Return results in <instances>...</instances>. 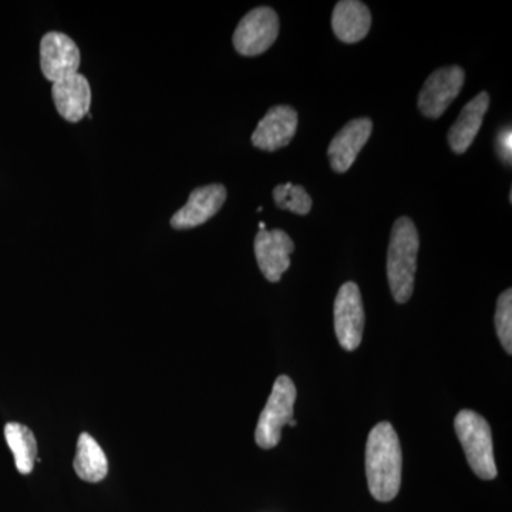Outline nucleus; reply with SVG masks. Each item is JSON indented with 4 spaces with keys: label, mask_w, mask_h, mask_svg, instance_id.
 Listing matches in <instances>:
<instances>
[{
    "label": "nucleus",
    "mask_w": 512,
    "mask_h": 512,
    "mask_svg": "<svg viewBox=\"0 0 512 512\" xmlns=\"http://www.w3.org/2000/svg\"><path fill=\"white\" fill-rule=\"evenodd\" d=\"M403 456L392 424L383 421L370 431L366 444V476L370 494L387 503L399 494Z\"/></svg>",
    "instance_id": "f257e3e1"
},
{
    "label": "nucleus",
    "mask_w": 512,
    "mask_h": 512,
    "mask_svg": "<svg viewBox=\"0 0 512 512\" xmlns=\"http://www.w3.org/2000/svg\"><path fill=\"white\" fill-rule=\"evenodd\" d=\"M419 247V232L414 222L407 217L394 222L387 254V278L397 303H406L412 298Z\"/></svg>",
    "instance_id": "f03ea898"
},
{
    "label": "nucleus",
    "mask_w": 512,
    "mask_h": 512,
    "mask_svg": "<svg viewBox=\"0 0 512 512\" xmlns=\"http://www.w3.org/2000/svg\"><path fill=\"white\" fill-rule=\"evenodd\" d=\"M454 429L461 446L466 451L471 470L481 480H493L498 470L495 466L493 434L484 417L471 410H463L454 420Z\"/></svg>",
    "instance_id": "7ed1b4c3"
},
{
    "label": "nucleus",
    "mask_w": 512,
    "mask_h": 512,
    "mask_svg": "<svg viewBox=\"0 0 512 512\" xmlns=\"http://www.w3.org/2000/svg\"><path fill=\"white\" fill-rule=\"evenodd\" d=\"M295 402L296 387L291 377L279 376L256 424L255 441L259 447L269 450L278 446L282 429L293 420Z\"/></svg>",
    "instance_id": "20e7f679"
},
{
    "label": "nucleus",
    "mask_w": 512,
    "mask_h": 512,
    "mask_svg": "<svg viewBox=\"0 0 512 512\" xmlns=\"http://www.w3.org/2000/svg\"><path fill=\"white\" fill-rule=\"evenodd\" d=\"M279 35V18L274 9L261 6L247 13L235 29L234 47L239 55L258 56L274 45Z\"/></svg>",
    "instance_id": "39448f33"
},
{
    "label": "nucleus",
    "mask_w": 512,
    "mask_h": 512,
    "mask_svg": "<svg viewBox=\"0 0 512 512\" xmlns=\"http://www.w3.org/2000/svg\"><path fill=\"white\" fill-rule=\"evenodd\" d=\"M365 329V308L355 282H346L335 299V332L340 346L352 352L362 343Z\"/></svg>",
    "instance_id": "423d86ee"
},
{
    "label": "nucleus",
    "mask_w": 512,
    "mask_h": 512,
    "mask_svg": "<svg viewBox=\"0 0 512 512\" xmlns=\"http://www.w3.org/2000/svg\"><path fill=\"white\" fill-rule=\"evenodd\" d=\"M466 73L461 67L436 70L424 83L419 96V109L429 119H439L463 89Z\"/></svg>",
    "instance_id": "0eeeda50"
},
{
    "label": "nucleus",
    "mask_w": 512,
    "mask_h": 512,
    "mask_svg": "<svg viewBox=\"0 0 512 512\" xmlns=\"http://www.w3.org/2000/svg\"><path fill=\"white\" fill-rule=\"evenodd\" d=\"M40 67L49 82L56 83L79 73L80 50L72 37L50 32L40 42Z\"/></svg>",
    "instance_id": "6e6552de"
},
{
    "label": "nucleus",
    "mask_w": 512,
    "mask_h": 512,
    "mask_svg": "<svg viewBox=\"0 0 512 512\" xmlns=\"http://www.w3.org/2000/svg\"><path fill=\"white\" fill-rule=\"evenodd\" d=\"M255 256L259 269L269 282L281 281L282 275L291 266V254L295 244L281 229L259 231L255 238Z\"/></svg>",
    "instance_id": "1a4fd4ad"
},
{
    "label": "nucleus",
    "mask_w": 512,
    "mask_h": 512,
    "mask_svg": "<svg viewBox=\"0 0 512 512\" xmlns=\"http://www.w3.org/2000/svg\"><path fill=\"white\" fill-rule=\"evenodd\" d=\"M227 200V190L224 185L211 184L207 187L195 188L188 198L187 204L171 218L174 229H191L200 227L211 220L221 210Z\"/></svg>",
    "instance_id": "9d476101"
},
{
    "label": "nucleus",
    "mask_w": 512,
    "mask_h": 512,
    "mask_svg": "<svg viewBox=\"0 0 512 512\" xmlns=\"http://www.w3.org/2000/svg\"><path fill=\"white\" fill-rule=\"evenodd\" d=\"M298 128V113L289 106L272 107L259 121L254 134L252 144L259 150L276 151L291 143Z\"/></svg>",
    "instance_id": "9b49d317"
},
{
    "label": "nucleus",
    "mask_w": 512,
    "mask_h": 512,
    "mask_svg": "<svg viewBox=\"0 0 512 512\" xmlns=\"http://www.w3.org/2000/svg\"><path fill=\"white\" fill-rule=\"evenodd\" d=\"M373 123L370 119L349 121L342 130L333 137L328 148L330 165L336 173L343 174L355 163L357 154L362 151L370 136Z\"/></svg>",
    "instance_id": "f8f14e48"
},
{
    "label": "nucleus",
    "mask_w": 512,
    "mask_h": 512,
    "mask_svg": "<svg viewBox=\"0 0 512 512\" xmlns=\"http://www.w3.org/2000/svg\"><path fill=\"white\" fill-rule=\"evenodd\" d=\"M52 96L57 113L69 123H77L89 116L92 89L83 74L76 73L53 83Z\"/></svg>",
    "instance_id": "ddd939ff"
},
{
    "label": "nucleus",
    "mask_w": 512,
    "mask_h": 512,
    "mask_svg": "<svg viewBox=\"0 0 512 512\" xmlns=\"http://www.w3.org/2000/svg\"><path fill=\"white\" fill-rule=\"evenodd\" d=\"M490 107L487 92L477 94L468 101L453 127L448 131V144L456 154H464L476 140L478 131L483 126L484 116Z\"/></svg>",
    "instance_id": "4468645a"
},
{
    "label": "nucleus",
    "mask_w": 512,
    "mask_h": 512,
    "mask_svg": "<svg viewBox=\"0 0 512 512\" xmlns=\"http://www.w3.org/2000/svg\"><path fill=\"white\" fill-rule=\"evenodd\" d=\"M372 26V15L359 0H342L333 9L332 28L343 43H357L365 39Z\"/></svg>",
    "instance_id": "2eb2a0df"
},
{
    "label": "nucleus",
    "mask_w": 512,
    "mask_h": 512,
    "mask_svg": "<svg viewBox=\"0 0 512 512\" xmlns=\"http://www.w3.org/2000/svg\"><path fill=\"white\" fill-rule=\"evenodd\" d=\"M73 467L77 476L87 483H100L109 473L106 454L89 433L80 434L77 440V453Z\"/></svg>",
    "instance_id": "dca6fc26"
},
{
    "label": "nucleus",
    "mask_w": 512,
    "mask_h": 512,
    "mask_svg": "<svg viewBox=\"0 0 512 512\" xmlns=\"http://www.w3.org/2000/svg\"><path fill=\"white\" fill-rule=\"evenodd\" d=\"M5 439L15 457L19 473H32L37 457L36 437L32 430L20 423H8L5 426Z\"/></svg>",
    "instance_id": "f3484780"
},
{
    "label": "nucleus",
    "mask_w": 512,
    "mask_h": 512,
    "mask_svg": "<svg viewBox=\"0 0 512 512\" xmlns=\"http://www.w3.org/2000/svg\"><path fill=\"white\" fill-rule=\"evenodd\" d=\"M274 200L281 210L295 212L298 215L309 214L312 208L311 195L306 192L302 185L291 183L276 185Z\"/></svg>",
    "instance_id": "a211bd4d"
},
{
    "label": "nucleus",
    "mask_w": 512,
    "mask_h": 512,
    "mask_svg": "<svg viewBox=\"0 0 512 512\" xmlns=\"http://www.w3.org/2000/svg\"><path fill=\"white\" fill-rule=\"evenodd\" d=\"M495 326L498 338L508 355L512 353V291L507 289L501 293L495 312Z\"/></svg>",
    "instance_id": "6ab92c4d"
},
{
    "label": "nucleus",
    "mask_w": 512,
    "mask_h": 512,
    "mask_svg": "<svg viewBox=\"0 0 512 512\" xmlns=\"http://www.w3.org/2000/svg\"><path fill=\"white\" fill-rule=\"evenodd\" d=\"M497 151L504 163L511 164L512 158V133L511 127L504 128L497 137Z\"/></svg>",
    "instance_id": "aec40b11"
},
{
    "label": "nucleus",
    "mask_w": 512,
    "mask_h": 512,
    "mask_svg": "<svg viewBox=\"0 0 512 512\" xmlns=\"http://www.w3.org/2000/svg\"><path fill=\"white\" fill-rule=\"evenodd\" d=\"M259 229H261V231H265V229H266L265 222H259Z\"/></svg>",
    "instance_id": "412c9836"
},
{
    "label": "nucleus",
    "mask_w": 512,
    "mask_h": 512,
    "mask_svg": "<svg viewBox=\"0 0 512 512\" xmlns=\"http://www.w3.org/2000/svg\"><path fill=\"white\" fill-rule=\"evenodd\" d=\"M296 424H298V423H296V420L293 419V420H291V423H289V426L295 427Z\"/></svg>",
    "instance_id": "4be33fe9"
}]
</instances>
